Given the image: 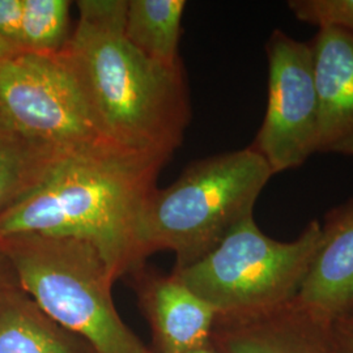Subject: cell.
<instances>
[{"label":"cell","mask_w":353,"mask_h":353,"mask_svg":"<svg viewBox=\"0 0 353 353\" xmlns=\"http://www.w3.org/2000/svg\"><path fill=\"white\" fill-rule=\"evenodd\" d=\"M79 21L59 52L102 141L169 160L190 121L183 67L148 59L125 36L127 0H80Z\"/></svg>","instance_id":"1"},{"label":"cell","mask_w":353,"mask_h":353,"mask_svg":"<svg viewBox=\"0 0 353 353\" xmlns=\"http://www.w3.org/2000/svg\"><path fill=\"white\" fill-rule=\"evenodd\" d=\"M168 160L94 144L61 153L34 189L0 216V240L63 236L90 242L115 279L143 268L140 216Z\"/></svg>","instance_id":"2"},{"label":"cell","mask_w":353,"mask_h":353,"mask_svg":"<svg viewBox=\"0 0 353 353\" xmlns=\"http://www.w3.org/2000/svg\"><path fill=\"white\" fill-rule=\"evenodd\" d=\"M274 173L252 147L190 164L170 186L154 190L138 227L143 261L157 252L176 254L174 270L202 259L241 223Z\"/></svg>","instance_id":"3"},{"label":"cell","mask_w":353,"mask_h":353,"mask_svg":"<svg viewBox=\"0 0 353 353\" xmlns=\"http://www.w3.org/2000/svg\"><path fill=\"white\" fill-rule=\"evenodd\" d=\"M0 252L38 307L97 353H152L118 314L112 294L117 279L90 242L24 234L0 240Z\"/></svg>","instance_id":"4"},{"label":"cell","mask_w":353,"mask_h":353,"mask_svg":"<svg viewBox=\"0 0 353 353\" xmlns=\"http://www.w3.org/2000/svg\"><path fill=\"white\" fill-rule=\"evenodd\" d=\"M322 243L313 220L290 242L274 240L254 216L234 228L212 252L172 275L214 307L220 321L265 316L297 296Z\"/></svg>","instance_id":"5"},{"label":"cell","mask_w":353,"mask_h":353,"mask_svg":"<svg viewBox=\"0 0 353 353\" xmlns=\"http://www.w3.org/2000/svg\"><path fill=\"white\" fill-rule=\"evenodd\" d=\"M0 126L62 152L105 143L59 54L0 59Z\"/></svg>","instance_id":"6"},{"label":"cell","mask_w":353,"mask_h":353,"mask_svg":"<svg viewBox=\"0 0 353 353\" xmlns=\"http://www.w3.org/2000/svg\"><path fill=\"white\" fill-rule=\"evenodd\" d=\"M265 55L267 106L250 147L275 176L303 166L316 154L319 106L309 42L275 29L267 39Z\"/></svg>","instance_id":"7"},{"label":"cell","mask_w":353,"mask_h":353,"mask_svg":"<svg viewBox=\"0 0 353 353\" xmlns=\"http://www.w3.org/2000/svg\"><path fill=\"white\" fill-rule=\"evenodd\" d=\"M322 243L292 306L330 327L353 306V196L328 211Z\"/></svg>","instance_id":"8"},{"label":"cell","mask_w":353,"mask_h":353,"mask_svg":"<svg viewBox=\"0 0 353 353\" xmlns=\"http://www.w3.org/2000/svg\"><path fill=\"white\" fill-rule=\"evenodd\" d=\"M309 45L319 106L316 153L353 156V34L318 29Z\"/></svg>","instance_id":"9"},{"label":"cell","mask_w":353,"mask_h":353,"mask_svg":"<svg viewBox=\"0 0 353 353\" xmlns=\"http://www.w3.org/2000/svg\"><path fill=\"white\" fill-rule=\"evenodd\" d=\"M137 279L140 306L151 325L153 353H188L212 341L217 314L173 275L143 272Z\"/></svg>","instance_id":"10"},{"label":"cell","mask_w":353,"mask_h":353,"mask_svg":"<svg viewBox=\"0 0 353 353\" xmlns=\"http://www.w3.org/2000/svg\"><path fill=\"white\" fill-rule=\"evenodd\" d=\"M323 328L290 303L256 318L216 319L212 344L217 353H332L322 336Z\"/></svg>","instance_id":"11"},{"label":"cell","mask_w":353,"mask_h":353,"mask_svg":"<svg viewBox=\"0 0 353 353\" xmlns=\"http://www.w3.org/2000/svg\"><path fill=\"white\" fill-rule=\"evenodd\" d=\"M0 353H97L45 314L20 285L0 293Z\"/></svg>","instance_id":"12"},{"label":"cell","mask_w":353,"mask_h":353,"mask_svg":"<svg viewBox=\"0 0 353 353\" xmlns=\"http://www.w3.org/2000/svg\"><path fill=\"white\" fill-rule=\"evenodd\" d=\"M185 8V0H127L125 36L153 62L183 67L178 46Z\"/></svg>","instance_id":"13"},{"label":"cell","mask_w":353,"mask_h":353,"mask_svg":"<svg viewBox=\"0 0 353 353\" xmlns=\"http://www.w3.org/2000/svg\"><path fill=\"white\" fill-rule=\"evenodd\" d=\"M61 153L0 126V216L37 186Z\"/></svg>","instance_id":"14"},{"label":"cell","mask_w":353,"mask_h":353,"mask_svg":"<svg viewBox=\"0 0 353 353\" xmlns=\"http://www.w3.org/2000/svg\"><path fill=\"white\" fill-rule=\"evenodd\" d=\"M67 0H24L21 23V51L58 55L67 46L70 32Z\"/></svg>","instance_id":"15"},{"label":"cell","mask_w":353,"mask_h":353,"mask_svg":"<svg viewBox=\"0 0 353 353\" xmlns=\"http://www.w3.org/2000/svg\"><path fill=\"white\" fill-rule=\"evenodd\" d=\"M288 8L305 24L353 34V0H290Z\"/></svg>","instance_id":"16"},{"label":"cell","mask_w":353,"mask_h":353,"mask_svg":"<svg viewBox=\"0 0 353 353\" xmlns=\"http://www.w3.org/2000/svg\"><path fill=\"white\" fill-rule=\"evenodd\" d=\"M24 0H0V38L21 51Z\"/></svg>","instance_id":"17"},{"label":"cell","mask_w":353,"mask_h":353,"mask_svg":"<svg viewBox=\"0 0 353 353\" xmlns=\"http://www.w3.org/2000/svg\"><path fill=\"white\" fill-rule=\"evenodd\" d=\"M17 279L14 275L12 265L10 263V261L7 259V256L0 252V293H3L4 290L17 285Z\"/></svg>","instance_id":"18"},{"label":"cell","mask_w":353,"mask_h":353,"mask_svg":"<svg viewBox=\"0 0 353 353\" xmlns=\"http://www.w3.org/2000/svg\"><path fill=\"white\" fill-rule=\"evenodd\" d=\"M345 328H344V347L345 351L348 353H353V321H348L345 322Z\"/></svg>","instance_id":"19"},{"label":"cell","mask_w":353,"mask_h":353,"mask_svg":"<svg viewBox=\"0 0 353 353\" xmlns=\"http://www.w3.org/2000/svg\"><path fill=\"white\" fill-rule=\"evenodd\" d=\"M14 52H20V51L16 50L12 45H10L7 41L0 38V59L7 58V57L12 55Z\"/></svg>","instance_id":"20"},{"label":"cell","mask_w":353,"mask_h":353,"mask_svg":"<svg viewBox=\"0 0 353 353\" xmlns=\"http://www.w3.org/2000/svg\"><path fill=\"white\" fill-rule=\"evenodd\" d=\"M188 353H217V351L214 350V344H212V341H211L210 344L204 345L202 348H198V350H194V351Z\"/></svg>","instance_id":"21"},{"label":"cell","mask_w":353,"mask_h":353,"mask_svg":"<svg viewBox=\"0 0 353 353\" xmlns=\"http://www.w3.org/2000/svg\"><path fill=\"white\" fill-rule=\"evenodd\" d=\"M343 319H348V321H353V306L352 307H351V310L348 312V314L344 316ZM343 319H341V321H343Z\"/></svg>","instance_id":"22"},{"label":"cell","mask_w":353,"mask_h":353,"mask_svg":"<svg viewBox=\"0 0 353 353\" xmlns=\"http://www.w3.org/2000/svg\"><path fill=\"white\" fill-rule=\"evenodd\" d=\"M152 353H153V352H152Z\"/></svg>","instance_id":"23"}]
</instances>
